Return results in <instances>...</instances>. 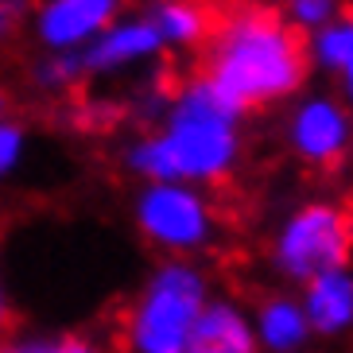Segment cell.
Here are the masks:
<instances>
[{
    "label": "cell",
    "mask_w": 353,
    "mask_h": 353,
    "mask_svg": "<svg viewBox=\"0 0 353 353\" xmlns=\"http://www.w3.org/2000/svg\"><path fill=\"white\" fill-rule=\"evenodd\" d=\"M241 117L198 74L167 97L156 132L136 136L125 148V167L140 183L218 187L241 163Z\"/></svg>",
    "instance_id": "6da1fadb"
},
{
    "label": "cell",
    "mask_w": 353,
    "mask_h": 353,
    "mask_svg": "<svg viewBox=\"0 0 353 353\" xmlns=\"http://www.w3.org/2000/svg\"><path fill=\"white\" fill-rule=\"evenodd\" d=\"M307 47L280 12L241 8L206 39L202 78L241 113L295 97L307 82Z\"/></svg>",
    "instance_id": "7a4b0ae2"
},
{
    "label": "cell",
    "mask_w": 353,
    "mask_h": 353,
    "mask_svg": "<svg viewBox=\"0 0 353 353\" xmlns=\"http://www.w3.org/2000/svg\"><path fill=\"white\" fill-rule=\"evenodd\" d=\"M210 276L198 260L167 256L144 276L121 319L125 353H187L202 307L210 303Z\"/></svg>",
    "instance_id": "3957f363"
},
{
    "label": "cell",
    "mask_w": 353,
    "mask_h": 353,
    "mask_svg": "<svg viewBox=\"0 0 353 353\" xmlns=\"http://www.w3.org/2000/svg\"><path fill=\"white\" fill-rule=\"evenodd\" d=\"M132 225L144 245L179 260H194L218 241V210L206 190L187 183H140L132 198Z\"/></svg>",
    "instance_id": "277c9868"
},
{
    "label": "cell",
    "mask_w": 353,
    "mask_h": 353,
    "mask_svg": "<svg viewBox=\"0 0 353 353\" xmlns=\"http://www.w3.org/2000/svg\"><path fill=\"white\" fill-rule=\"evenodd\" d=\"M353 218L334 202H303L272 237V268L288 283H307L322 272L350 268Z\"/></svg>",
    "instance_id": "5b68a950"
},
{
    "label": "cell",
    "mask_w": 353,
    "mask_h": 353,
    "mask_svg": "<svg viewBox=\"0 0 353 353\" xmlns=\"http://www.w3.org/2000/svg\"><path fill=\"white\" fill-rule=\"evenodd\" d=\"M288 148L311 167L342 163L353 148V117L342 97L307 94L288 117Z\"/></svg>",
    "instance_id": "8992f818"
},
{
    "label": "cell",
    "mask_w": 353,
    "mask_h": 353,
    "mask_svg": "<svg viewBox=\"0 0 353 353\" xmlns=\"http://www.w3.org/2000/svg\"><path fill=\"white\" fill-rule=\"evenodd\" d=\"M121 16L125 0H39L32 8V32L43 51H82Z\"/></svg>",
    "instance_id": "52a82bcc"
},
{
    "label": "cell",
    "mask_w": 353,
    "mask_h": 353,
    "mask_svg": "<svg viewBox=\"0 0 353 353\" xmlns=\"http://www.w3.org/2000/svg\"><path fill=\"white\" fill-rule=\"evenodd\" d=\"M78 54H82L85 78H109V74H125L159 59L163 43H159V35L152 32V23L144 16H121Z\"/></svg>",
    "instance_id": "ba28073f"
},
{
    "label": "cell",
    "mask_w": 353,
    "mask_h": 353,
    "mask_svg": "<svg viewBox=\"0 0 353 353\" xmlns=\"http://www.w3.org/2000/svg\"><path fill=\"white\" fill-rule=\"evenodd\" d=\"M187 353H260L252 334V311H245L229 295H210L190 330Z\"/></svg>",
    "instance_id": "9c48e42d"
},
{
    "label": "cell",
    "mask_w": 353,
    "mask_h": 353,
    "mask_svg": "<svg viewBox=\"0 0 353 353\" xmlns=\"http://www.w3.org/2000/svg\"><path fill=\"white\" fill-rule=\"evenodd\" d=\"M303 314L319 338H342L353 330V272L334 268L303 283Z\"/></svg>",
    "instance_id": "30bf717a"
},
{
    "label": "cell",
    "mask_w": 353,
    "mask_h": 353,
    "mask_svg": "<svg viewBox=\"0 0 353 353\" xmlns=\"http://www.w3.org/2000/svg\"><path fill=\"white\" fill-rule=\"evenodd\" d=\"M252 334L260 353H303L311 345V322L295 295H268L252 311Z\"/></svg>",
    "instance_id": "8fae6325"
},
{
    "label": "cell",
    "mask_w": 353,
    "mask_h": 353,
    "mask_svg": "<svg viewBox=\"0 0 353 353\" xmlns=\"http://www.w3.org/2000/svg\"><path fill=\"white\" fill-rule=\"evenodd\" d=\"M144 20L152 23L163 47H179V51L202 47L214 32V16L202 0H152Z\"/></svg>",
    "instance_id": "7c38bea8"
},
{
    "label": "cell",
    "mask_w": 353,
    "mask_h": 353,
    "mask_svg": "<svg viewBox=\"0 0 353 353\" xmlns=\"http://www.w3.org/2000/svg\"><path fill=\"white\" fill-rule=\"evenodd\" d=\"M0 353H113L85 330H20L0 334Z\"/></svg>",
    "instance_id": "4fadbf2b"
},
{
    "label": "cell",
    "mask_w": 353,
    "mask_h": 353,
    "mask_svg": "<svg viewBox=\"0 0 353 353\" xmlns=\"http://www.w3.org/2000/svg\"><path fill=\"white\" fill-rule=\"evenodd\" d=\"M307 47V63L322 74H342L353 66V16H338L334 23L319 28Z\"/></svg>",
    "instance_id": "5bb4252c"
},
{
    "label": "cell",
    "mask_w": 353,
    "mask_h": 353,
    "mask_svg": "<svg viewBox=\"0 0 353 353\" xmlns=\"http://www.w3.org/2000/svg\"><path fill=\"white\" fill-rule=\"evenodd\" d=\"M85 78L78 51H43L32 63V82L43 94H66Z\"/></svg>",
    "instance_id": "9a60e30c"
},
{
    "label": "cell",
    "mask_w": 353,
    "mask_h": 353,
    "mask_svg": "<svg viewBox=\"0 0 353 353\" xmlns=\"http://www.w3.org/2000/svg\"><path fill=\"white\" fill-rule=\"evenodd\" d=\"M338 16H342V0H283V20L299 35H314Z\"/></svg>",
    "instance_id": "2e32d148"
},
{
    "label": "cell",
    "mask_w": 353,
    "mask_h": 353,
    "mask_svg": "<svg viewBox=\"0 0 353 353\" xmlns=\"http://www.w3.org/2000/svg\"><path fill=\"white\" fill-rule=\"evenodd\" d=\"M28 156V128L20 121H0V183H8L16 171L23 167Z\"/></svg>",
    "instance_id": "e0dca14e"
},
{
    "label": "cell",
    "mask_w": 353,
    "mask_h": 353,
    "mask_svg": "<svg viewBox=\"0 0 353 353\" xmlns=\"http://www.w3.org/2000/svg\"><path fill=\"white\" fill-rule=\"evenodd\" d=\"M32 20V0H0V47H8Z\"/></svg>",
    "instance_id": "ac0fdd59"
},
{
    "label": "cell",
    "mask_w": 353,
    "mask_h": 353,
    "mask_svg": "<svg viewBox=\"0 0 353 353\" xmlns=\"http://www.w3.org/2000/svg\"><path fill=\"white\" fill-rule=\"evenodd\" d=\"M12 314H16V307H12V291H8V280H4V272H0V334H8Z\"/></svg>",
    "instance_id": "d6986e66"
},
{
    "label": "cell",
    "mask_w": 353,
    "mask_h": 353,
    "mask_svg": "<svg viewBox=\"0 0 353 353\" xmlns=\"http://www.w3.org/2000/svg\"><path fill=\"white\" fill-rule=\"evenodd\" d=\"M338 78H342V101L353 109V66H350V70H342Z\"/></svg>",
    "instance_id": "ffe728a7"
},
{
    "label": "cell",
    "mask_w": 353,
    "mask_h": 353,
    "mask_svg": "<svg viewBox=\"0 0 353 353\" xmlns=\"http://www.w3.org/2000/svg\"><path fill=\"white\" fill-rule=\"evenodd\" d=\"M0 121H8V90L0 85Z\"/></svg>",
    "instance_id": "44dd1931"
}]
</instances>
